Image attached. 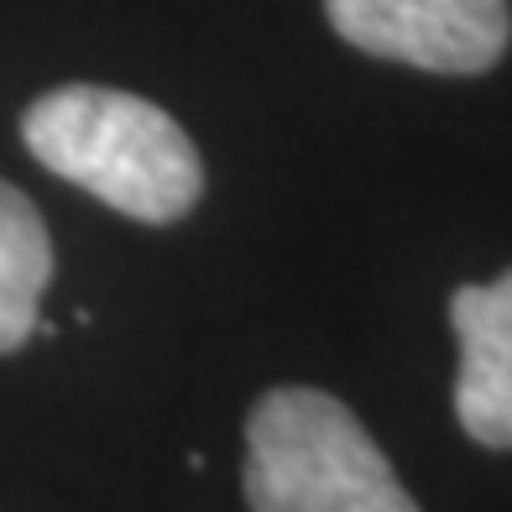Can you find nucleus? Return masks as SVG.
<instances>
[{
    "label": "nucleus",
    "instance_id": "nucleus-1",
    "mask_svg": "<svg viewBox=\"0 0 512 512\" xmlns=\"http://www.w3.org/2000/svg\"><path fill=\"white\" fill-rule=\"evenodd\" d=\"M21 142L48 173L142 225H173L204 194V162L189 131L126 89H48L21 115Z\"/></svg>",
    "mask_w": 512,
    "mask_h": 512
},
{
    "label": "nucleus",
    "instance_id": "nucleus-2",
    "mask_svg": "<svg viewBox=\"0 0 512 512\" xmlns=\"http://www.w3.org/2000/svg\"><path fill=\"white\" fill-rule=\"evenodd\" d=\"M251 512H418L361 418L319 387H272L246 418Z\"/></svg>",
    "mask_w": 512,
    "mask_h": 512
},
{
    "label": "nucleus",
    "instance_id": "nucleus-3",
    "mask_svg": "<svg viewBox=\"0 0 512 512\" xmlns=\"http://www.w3.org/2000/svg\"><path fill=\"white\" fill-rule=\"evenodd\" d=\"M324 16L351 48L424 74H486L512 42L507 0H324Z\"/></svg>",
    "mask_w": 512,
    "mask_h": 512
},
{
    "label": "nucleus",
    "instance_id": "nucleus-4",
    "mask_svg": "<svg viewBox=\"0 0 512 512\" xmlns=\"http://www.w3.org/2000/svg\"><path fill=\"white\" fill-rule=\"evenodd\" d=\"M450 324L460 340L455 418L486 450H512V272L455 288Z\"/></svg>",
    "mask_w": 512,
    "mask_h": 512
},
{
    "label": "nucleus",
    "instance_id": "nucleus-5",
    "mask_svg": "<svg viewBox=\"0 0 512 512\" xmlns=\"http://www.w3.org/2000/svg\"><path fill=\"white\" fill-rule=\"evenodd\" d=\"M53 277V241L37 204L0 183V356L37 335V304Z\"/></svg>",
    "mask_w": 512,
    "mask_h": 512
}]
</instances>
